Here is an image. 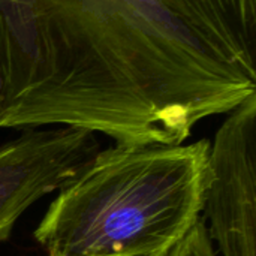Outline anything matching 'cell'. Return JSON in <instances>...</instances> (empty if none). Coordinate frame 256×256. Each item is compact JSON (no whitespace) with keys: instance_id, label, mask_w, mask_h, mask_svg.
<instances>
[{"instance_id":"2","label":"cell","mask_w":256,"mask_h":256,"mask_svg":"<svg viewBox=\"0 0 256 256\" xmlns=\"http://www.w3.org/2000/svg\"><path fill=\"white\" fill-rule=\"evenodd\" d=\"M210 141L116 144L57 190L34 230L46 256H170L202 219Z\"/></svg>"},{"instance_id":"5","label":"cell","mask_w":256,"mask_h":256,"mask_svg":"<svg viewBox=\"0 0 256 256\" xmlns=\"http://www.w3.org/2000/svg\"><path fill=\"white\" fill-rule=\"evenodd\" d=\"M231 63L256 75V0H164Z\"/></svg>"},{"instance_id":"3","label":"cell","mask_w":256,"mask_h":256,"mask_svg":"<svg viewBox=\"0 0 256 256\" xmlns=\"http://www.w3.org/2000/svg\"><path fill=\"white\" fill-rule=\"evenodd\" d=\"M256 93L228 117L210 142L204 224L222 256H256Z\"/></svg>"},{"instance_id":"6","label":"cell","mask_w":256,"mask_h":256,"mask_svg":"<svg viewBox=\"0 0 256 256\" xmlns=\"http://www.w3.org/2000/svg\"><path fill=\"white\" fill-rule=\"evenodd\" d=\"M170 256H216L213 242L210 240L202 219L196 222V225Z\"/></svg>"},{"instance_id":"4","label":"cell","mask_w":256,"mask_h":256,"mask_svg":"<svg viewBox=\"0 0 256 256\" xmlns=\"http://www.w3.org/2000/svg\"><path fill=\"white\" fill-rule=\"evenodd\" d=\"M94 134L75 128L28 129L0 147V242L40 198L58 190L96 153Z\"/></svg>"},{"instance_id":"1","label":"cell","mask_w":256,"mask_h":256,"mask_svg":"<svg viewBox=\"0 0 256 256\" xmlns=\"http://www.w3.org/2000/svg\"><path fill=\"white\" fill-rule=\"evenodd\" d=\"M255 93L164 0H0V128L174 146Z\"/></svg>"}]
</instances>
